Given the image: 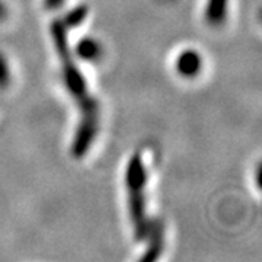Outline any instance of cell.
I'll list each match as a JSON object with an SVG mask.
<instances>
[{
  "mask_svg": "<svg viewBox=\"0 0 262 262\" xmlns=\"http://www.w3.org/2000/svg\"><path fill=\"white\" fill-rule=\"evenodd\" d=\"M50 34L60 60L66 89L73 98L80 113V122L76 128L75 139L72 143V155L76 159H82L92 147L99 130V103L89 92L83 73L76 63L69 44V29L66 28L61 19L51 22Z\"/></svg>",
  "mask_w": 262,
  "mask_h": 262,
  "instance_id": "obj_1",
  "label": "cell"
},
{
  "mask_svg": "<svg viewBox=\"0 0 262 262\" xmlns=\"http://www.w3.org/2000/svg\"><path fill=\"white\" fill-rule=\"evenodd\" d=\"M147 173L143 159L139 153L133 155L125 170V187L128 213L133 225V233L137 242L146 245V251L140 258L141 262L156 261L162 255L165 236L163 226L159 220H153L147 214V196H146Z\"/></svg>",
  "mask_w": 262,
  "mask_h": 262,
  "instance_id": "obj_2",
  "label": "cell"
},
{
  "mask_svg": "<svg viewBox=\"0 0 262 262\" xmlns=\"http://www.w3.org/2000/svg\"><path fill=\"white\" fill-rule=\"evenodd\" d=\"M203 69V58L195 50H184L175 60V70L185 79H194Z\"/></svg>",
  "mask_w": 262,
  "mask_h": 262,
  "instance_id": "obj_3",
  "label": "cell"
},
{
  "mask_svg": "<svg viewBox=\"0 0 262 262\" xmlns=\"http://www.w3.org/2000/svg\"><path fill=\"white\" fill-rule=\"evenodd\" d=\"M229 13V0H207L204 16L211 27H220L225 24Z\"/></svg>",
  "mask_w": 262,
  "mask_h": 262,
  "instance_id": "obj_4",
  "label": "cell"
},
{
  "mask_svg": "<svg viewBox=\"0 0 262 262\" xmlns=\"http://www.w3.org/2000/svg\"><path fill=\"white\" fill-rule=\"evenodd\" d=\"M75 51L76 56L83 61H96L101 57L102 47L95 38L84 37L76 44Z\"/></svg>",
  "mask_w": 262,
  "mask_h": 262,
  "instance_id": "obj_5",
  "label": "cell"
},
{
  "mask_svg": "<svg viewBox=\"0 0 262 262\" xmlns=\"http://www.w3.org/2000/svg\"><path fill=\"white\" fill-rule=\"evenodd\" d=\"M88 15H89V9H88V6H84V5H80V6H76L72 10H69L67 13H66V16L61 19V22L64 24V27L67 29H72L75 28V27H79V25H82L86 18H88Z\"/></svg>",
  "mask_w": 262,
  "mask_h": 262,
  "instance_id": "obj_6",
  "label": "cell"
},
{
  "mask_svg": "<svg viewBox=\"0 0 262 262\" xmlns=\"http://www.w3.org/2000/svg\"><path fill=\"white\" fill-rule=\"evenodd\" d=\"M10 83V69L8 60L0 53V89L8 88Z\"/></svg>",
  "mask_w": 262,
  "mask_h": 262,
  "instance_id": "obj_7",
  "label": "cell"
},
{
  "mask_svg": "<svg viewBox=\"0 0 262 262\" xmlns=\"http://www.w3.org/2000/svg\"><path fill=\"white\" fill-rule=\"evenodd\" d=\"M63 3L64 0H46V6L48 9H58Z\"/></svg>",
  "mask_w": 262,
  "mask_h": 262,
  "instance_id": "obj_8",
  "label": "cell"
},
{
  "mask_svg": "<svg viewBox=\"0 0 262 262\" xmlns=\"http://www.w3.org/2000/svg\"><path fill=\"white\" fill-rule=\"evenodd\" d=\"M6 16H8V10H6L3 3H0V20H3Z\"/></svg>",
  "mask_w": 262,
  "mask_h": 262,
  "instance_id": "obj_9",
  "label": "cell"
}]
</instances>
